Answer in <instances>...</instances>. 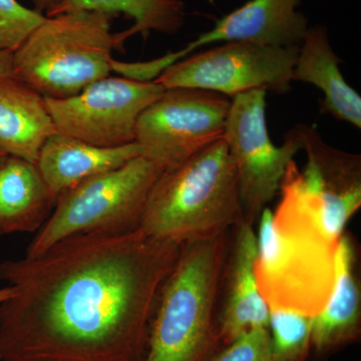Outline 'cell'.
Masks as SVG:
<instances>
[{"instance_id":"8fae6325","label":"cell","mask_w":361,"mask_h":361,"mask_svg":"<svg viewBox=\"0 0 361 361\" xmlns=\"http://www.w3.org/2000/svg\"><path fill=\"white\" fill-rule=\"evenodd\" d=\"M165 90L154 80L109 75L75 96L44 97V103L56 133L94 146L116 148L135 142L140 116Z\"/></svg>"},{"instance_id":"484cf974","label":"cell","mask_w":361,"mask_h":361,"mask_svg":"<svg viewBox=\"0 0 361 361\" xmlns=\"http://www.w3.org/2000/svg\"><path fill=\"white\" fill-rule=\"evenodd\" d=\"M8 156V154H7L6 152L4 151V149L0 148V166H1L2 164H4V161H6V159Z\"/></svg>"},{"instance_id":"ac0fdd59","label":"cell","mask_w":361,"mask_h":361,"mask_svg":"<svg viewBox=\"0 0 361 361\" xmlns=\"http://www.w3.org/2000/svg\"><path fill=\"white\" fill-rule=\"evenodd\" d=\"M56 203L37 164L7 157L0 166V235L39 231Z\"/></svg>"},{"instance_id":"9a60e30c","label":"cell","mask_w":361,"mask_h":361,"mask_svg":"<svg viewBox=\"0 0 361 361\" xmlns=\"http://www.w3.org/2000/svg\"><path fill=\"white\" fill-rule=\"evenodd\" d=\"M142 155L137 142L104 148L54 133L39 151L37 166L45 184L58 197L78 183L122 167Z\"/></svg>"},{"instance_id":"30bf717a","label":"cell","mask_w":361,"mask_h":361,"mask_svg":"<svg viewBox=\"0 0 361 361\" xmlns=\"http://www.w3.org/2000/svg\"><path fill=\"white\" fill-rule=\"evenodd\" d=\"M299 47L225 42L169 66L154 82L165 89L193 87L232 99L253 90L285 94L290 90Z\"/></svg>"},{"instance_id":"7a4b0ae2","label":"cell","mask_w":361,"mask_h":361,"mask_svg":"<svg viewBox=\"0 0 361 361\" xmlns=\"http://www.w3.org/2000/svg\"><path fill=\"white\" fill-rule=\"evenodd\" d=\"M229 234L180 244L141 361H207L220 348L217 318Z\"/></svg>"},{"instance_id":"2e32d148","label":"cell","mask_w":361,"mask_h":361,"mask_svg":"<svg viewBox=\"0 0 361 361\" xmlns=\"http://www.w3.org/2000/svg\"><path fill=\"white\" fill-rule=\"evenodd\" d=\"M341 63L330 44L326 26H311L299 47L292 80L322 90V111L360 129L361 97L342 75Z\"/></svg>"},{"instance_id":"4fadbf2b","label":"cell","mask_w":361,"mask_h":361,"mask_svg":"<svg viewBox=\"0 0 361 361\" xmlns=\"http://www.w3.org/2000/svg\"><path fill=\"white\" fill-rule=\"evenodd\" d=\"M302 0H250L216 21L185 49L175 52L178 61L202 47L217 42H248L276 47H300L308 20L297 11Z\"/></svg>"},{"instance_id":"44dd1931","label":"cell","mask_w":361,"mask_h":361,"mask_svg":"<svg viewBox=\"0 0 361 361\" xmlns=\"http://www.w3.org/2000/svg\"><path fill=\"white\" fill-rule=\"evenodd\" d=\"M45 18L18 0H0V51H16Z\"/></svg>"},{"instance_id":"d6986e66","label":"cell","mask_w":361,"mask_h":361,"mask_svg":"<svg viewBox=\"0 0 361 361\" xmlns=\"http://www.w3.org/2000/svg\"><path fill=\"white\" fill-rule=\"evenodd\" d=\"M97 11L114 16L123 13L134 20L125 32L116 33L118 49L126 39L151 32L176 35L184 26L186 6L183 0H63L47 18L73 11Z\"/></svg>"},{"instance_id":"8992f818","label":"cell","mask_w":361,"mask_h":361,"mask_svg":"<svg viewBox=\"0 0 361 361\" xmlns=\"http://www.w3.org/2000/svg\"><path fill=\"white\" fill-rule=\"evenodd\" d=\"M302 170L287 166L273 224L338 245L346 225L361 207V166L350 154L314 145L305 149Z\"/></svg>"},{"instance_id":"3957f363","label":"cell","mask_w":361,"mask_h":361,"mask_svg":"<svg viewBox=\"0 0 361 361\" xmlns=\"http://www.w3.org/2000/svg\"><path fill=\"white\" fill-rule=\"evenodd\" d=\"M243 219L236 167L222 139L161 173L139 229L182 244L230 231Z\"/></svg>"},{"instance_id":"603a6c76","label":"cell","mask_w":361,"mask_h":361,"mask_svg":"<svg viewBox=\"0 0 361 361\" xmlns=\"http://www.w3.org/2000/svg\"><path fill=\"white\" fill-rule=\"evenodd\" d=\"M13 51H0V78L13 77Z\"/></svg>"},{"instance_id":"ba28073f","label":"cell","mask_w":361,"mask_h":361,"mask_svg":"<svg viewBox=\"0 0 361 361\" xmlns=\"http://www.w3.org/2000/svg\"><path fill=\"white\" fill-rule=\"evenodd\" d=\"M265 90L232 97L226 120L224 141L238 176L244 220L254 224L279 192L287 166L300 149L297 127L285 135L282 146L271 141L266 123Z\"/></svg>"},{"instance_id":"e0dca14e","label":"cell","mask_w":361,"mask_h":361,"mask_svg":"<svg viewBox=\"0 0 361 361\" xmlns=\"http://www.w3.org/2000/svg\"><path fill=\"white\" fill-rule=\"evenodd\" d=\"M54 133L44 97L18 78H0V148L35 164Z\"/></svg>"},{"instance_id":"d4e9b609","label":"cell","mask_w":361,"mask_h":361,"mask_svg":"<svg viewBox=\"0 0 361 361\" xmlns=\"http://www.w3.org/2000/svg\"><path fill=\"white\" fill-rule=\"evenodd\" d=\"M11 293H13V291H11V289L9 288L8 286L4 287V288H0V303L6 300V299L11 295Z\"/></svg>"},{"instance_id":"9c48e42d","label":"cell","mask_w":361,"mask_h":361,"mask_svg":"<svg viewBox=\"0 0 361 361\" xmlns=\"http://www.w3.org/2000/svg\"><path fill=\"white\" fill-rule=\"evenodd\" d=\"M232 99L193 87L166 89L137 121L135 142L164 171L224 139Z\"/></svg>"},{"instance_id":"ffe728a7","label":"cell","mask_w":361,"mask_h":361,"mask_svg":"<svg viewBox=\"0 0 361 361\" xmlns=\"http://www.w3.org/2000/svg\"><path fill=\"white\" fill-rule=\"evenodd\" d=\"M312 317L293 311L270 310L269 330L273 361H307L311 353Z\"/></svg>"},{"instance_id":"52a82bcc","label":"cell","mask_w":361,"mask_h":361,"mask_svg":"<svg viewBox=\"0 0 361 361\" xmlns=\"http://www.w3.org/2000/svg\"><path fill=\"white\" fill-rule=\"evenodd\" d=\"M272 211L260 215L255 276L269 310L314 317L329 302L336 285L337 246L273 224Z\"/></svg>"},{"instance_id":"5b68a950","label":"cell","mask_w":361,"mask_h":361,"mask_svg":"<svg viewBox=\"0 0 361 361\" xmlns=\"http://www.w3.org/2000/svg\"><path fill=\"white\" fill-rule=\"evenodd\" d=\"M163 169L145 156L78 183L56 199L25 255L82 234H125L140 228L149 192Z\"/></svg>"},{"instance_id":"7402d4cb","label":"cell","mask_w":361,"mask_h":361,"mask_svg":"<svg viewBox=\"0 0 361 361\" xmlns=\"http://www.w3.org/2000/svg\"><path fill=\"white\" fill-rule=\"evenodd\" d=\"M207 361H273L267 329L251 330L222 346Z\"/></svg>"},{"instance_id":"277c9868","label":"cell","mask_w":361,"mask_h":361,"mask_svg":"<svg viewBox=\"0 0 361 361\" xmlns=\"http://www.w3.org/2000/svg\"><path fill=\"white\" fill-rule=\"evenodd\" d=\"M113 16L73 11L45 18L13 51V73L40 96L66 99L113 71Z\"/></svg>"},{"instance_id":"cb8c5ba5","label":"cell","mask_w":361,"mask_h":361,"mask_svg":"<svg viewBox=\"0 0 361 361\" xmlns=\"http://www.w3.org/2000/svg\"><path fill=\"white\" fill-rule=\"evenodd\" d=\"M63 1V0H32V4L37 13L44 14L47 16Z\"/></svg>"},{"instance_id":"5bb4252c","label":"cell","mask_w":361,"mask_h":361,"mask_svg":"<svg viewBox=\"0 0 361 361\" xmlns=\"http://www.w3.org/2000/svg\"><path fill=\"white\" fill-rule=\"evenodd\" d=\"M357 260L355 237L344 232L336 248L334 291L322 312L311 320V353L316 357H329L360 341L361 290Z\"/></svg>"},{"instance_id":"6da1fadb","label":"cell","mask_w":361,"mask_h":361,"mask_svg":"<svg viewBox=\"0 0 361 361\" xmlns=\"http://www.w3.org/2000/svg\"><path fill=\"white\" fill-rule=\"evenodd\" d=\"M180 244L141 230L68 237L0 262V361H141Z\"/></svg>"},{"instance_id":"7c38bea8","label":"cell","mask_w":361,"mask_h":361,"mask_svg":"<svg viewBox=\"0 0 361 361\" xmlns=\"http://www.w3.org/2000/svg\"><path fill=\"white\" fill-rule=\"evenodd\" d=\"M257 234L242 220L230 230L223 268L217 326L220 348L251 330L269 326L270 310L255 276Z\"/></svg>"}]
</instances>
